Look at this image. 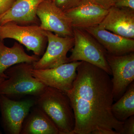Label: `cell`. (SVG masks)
<instances>
[{"label":"cell","instance_id":"7","mask_svg":"<svg viewBox=\"0 0 134 134\" xmlns=\"http://www.w3.org/2000/svg\"><path fill=\"white\" fill-rule=\"evenodd\" d=\"M107 62L112 75L114 100L117 101L123 95L134 80V52L121 55L107 53Z\"/></svg>","mask_w":134,"mask_h":134},{"label":"cell","instance_id":"8","mask_svg":"<svg viewBox=\"0 0 134 134\" xmlns=\"http://www.w3.org/2000/svg\"><path fill=\"white\" fill-rule=\"evenodd\" d=\"M45 32L48 46L43 57L32 63L33 68H52L69 63L67 54L74 47V37H60L50 31Z\"/></svg>","mask_w":134,"mask_h":134},{"label":"cell","instance_id":"9","mask_svg":"<svg viewBox=\"0 0 134 134\" xmlns=\"http://www.w3.org/2000/svg\"><path fill=\"white\" fill-rule=\"evenodd\" d=\"M81 61L72 62L55 68L32 70V76L47 86L66 93L73 87L77 76V68Z\"/></svg>","mask_w":134,"mask_h":134},{"label":"cell","instance_id":"10","mask_svg":"<svg viewBox=\"0 0 134 134\" xmlns=\"http://www.w3.org/2000/svg\"><path fill=\"white\" fill-rule=\"evenodd\" d=\"M43 30L54 32L62 37H73V28L70 19L65 12L49 0L40 4L36 12Z\"/></svg>","mask_w":134,"mask_h":134},{"label":"cell","instance_id":"6","mask_svg":"<svg viewBox=\"0 0 134 134\" xmlns=\"http://www.w3.org/2000/svg\"><path fill=\"white\" fill-rule=\"evenodd\" d=\"M35 105L36 100L34 99L14 100L0 95V111L5 132L20 134L24 121Z\"/></svg>","mask_w":134,"mask_h":134},{"label":"cell","instance_id":"11","mask_svg":"<svg viewBox=\"0 0 134 134\" xmlns=\"http://www.w3.org/2000/svg\"><path fill=\"white\" fill-rule=\"evenodd\" d=\"M108 12L92 0H81L76 7L65 12L73 28L85 30L99 25Z\"/></svg>","mask_w":134,"mask_h":134},{"label":"cell","instance_id":"19","mask_svg":"<svg viewBox=\"0 0 134 134\" xmlns=\"http://www.w3.org/2000/svg\"><path fill=\"white\" fill-rule=\"evenodd\" d=\"M134 134V115H133L123 122L121 134Z\"/></svg>","mask_w":134,"mask_h":134},{"label":"cell","instance_id":"13","mask_svg":"<svg viewBox=\"0 0 134 134\" xmlns=\"http://www.w3.org/2000/svg\"><path fill=\"white\" fill-rule=\"evenodd\" d=\"M85 30L91 34L109 54L121 55L134 52V39L111 32L98 25Z\"/></svg>","mask_w":134,"mask_h":134},{"label":"cell","instance_id":"4","mask_svg":"<svg viewBox=\"0 0 134 134\" xmlns=\"http://www.w3.org/2000/svg\"><path fill=\"white\" fill-rule=\"evenodd\" d=\"M74 44L68 57L69 62L84 61L100 68L110 75L111 71L107 62V52L91 34L84 29L73 28Z\"/></svg>","mask_w":134,"mask_h":134},{"label":"cell","instance_id":"2","mask_svg":"<svg viewBox=\"0 0 134 134\" xmlns=\"http://www.w3.org/2000/svg\"><path fill=\"white\" fill-rule=\"evenodd\" d=\"M36 105L47 114L58 128L60 134H72L75 117L71 101L66 93L46 86L37 97Z\"/></svg>","mask_w":134,"mask_h":134},{"label":"cell","instance_id":"20","mask_svg":"<svg viewBox=\"0 0 134 134\" xmlns=\"http://www.w3.org/2000/svg\"><path fill=\"white\" fill-rule=\"evenodd\" d=\"M114 7L126 8L134 10V0H117Z\"/></svg>","mask_w":134,"mask_h":134},{"label":"cell","instance_id":"23","mask_svg":"<svg viewBox=\"0 0 134 134\" xmlns=\"http://www.w3.org/2000/svg\"><path fill=\"white\" fill-rule=\"evenodd\" d=\"M5 79V78H3V77H0V84Z\"/></svg>","mask_w":134,"mask_h":134},{"label":"cell","instance_id":"12","mask_svg":"<svg viewBox=\"0 0 134 134\" xmlns=\"http://www.w3.org/2000/svg\"><path fill=\"white\" fill-rule=\"evenodd\" d=\"M99 27L119 36L134 39V10L112 7Z\"/></svg>","mask_w":134,"mask_h":134},{"label":"cell","instance_id":"5","mask_svg":"<svg viewBox=\"0 0 134 134\" xmlns=\"http://www.w3.org/2000/svg\"><path fill=\"white\" fill-rule=\"evenodd\" d=\"M14 39L38 56L43 54L47 41L45 31L37 25L23 26L14 22L0 25V41Z\"/></svg>","mask_w":134,"mask_h":134},{"label":"cell","instance_id":"3","mask_svg":"<svg viewBox=\"0 0 134 134\" xmlns=\"http://www.w3.org/2000/svg\"><path fill=\"white\" fill-rule=\"evenodd\" d=\"M32 63H22L10 67L5 71L7 77L0 84V95L9 98L26 96L38 97L47 86L32 76Z\"/></svg>","mask_w":134,"mask_h":134},{"label":"cell","instance_id":"21","mask_svg":"<svg viewBox=\"0 0 134 134\" xmlns=\"http://www.w3.org/2000/svg\"><path fill=\"white\" fill-rule=\"evenodd\" d=\"M104 9L108 10L114 6L117 0H92Z\"/></svg>","mask_w":134,"mask_h":134},{"label":"cell","instance_id":"17","mask_svg":"<svg viewBox=\"0 0 134 134\" xmlns=\"http://www.w3.org/2000/svg\"><path fill=\"white\" fill-rule=\"evenodd\" d=\"M116 101L112 105L111 112L117 120L123 122L130 116L134 115V81Z\"/></svg>","mask_w":134,"mask_h":134},{"label":"cell","instance_id":"15","mask_svg":"<svg viewBox=\"0 0 134 134\" xmlns=\"http://www.w3.org/2000/svg\"><path fill=\"white\" fill-rule=\"evenodd\" d=\"M20 134H60L52 121L37 106L26 116Z\"/></svg>","mask_w":134,"mask_h":134},{"label":"cell","instance_id":"22","mask_svg":"<svg viewBox=\"0 0 134 134\" xmlns=\"http://www.w3.org/2000/svg\"><path fill=\"white\" fill-rule=\"evenodd\" d=\"M15 0H0V15L7 11Z\"/></svg>","mask_w":134,"mask_h":134},{"label":"cell","instance_id":"14","mask_svg":"<svg viewBox=\"0 0 134 134\" xmlns=\"http://www.w3.org/2000/svg\"><path fill=\"white\" fill-rule=\"evenodd\" d=\"M44 0H15L11 7L0 15V25L8 22L18 24L36 23L39 5Z\"/></svg>","mask_w":134,"mask_h":134},{"label":"cell","instance_id":"1","mask_svg":"<svg viewBox=\"0 0 134 134\" xmlns=\"http://www.w3.org/2000/svg\"><path fill=\"white\" fill-rule=\"evenodd\" d=\"M66 94L75 114L72 134H121L123 122L112 113V83L107 72L81 61L73 87Z\"/></svg>","mask_w":134,"mask_h":134},{"label":"cell","instance_id":"18","mask_svg":"<svg viewBox=\"0 0 134 134\" xmlns=\"http://www.w3.org/2000/svg\"><path fill=\"white\" fill-rule=\"evenodd\" d=\"M58 8L65 12L76 7L81 0H49Z\"/></svg>","mask_w":134,"mask_h":134},{"label":"cell","instance_id":"16","mask_svg":"<svg viewBox=\"0 0 134 134\" xmlns=\"http://www.w3.org/2000/svg\"><path fill=\"white\" fill-rule=\"evenodd\" d=\"M39 59L38 56L27 54L20 43H15L13 46H6L0 41V77L7 79L5 74L10 67L22 63H33Z\"/></svg>","mask_w":134,"mask_h":134}]
</instances>
